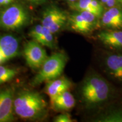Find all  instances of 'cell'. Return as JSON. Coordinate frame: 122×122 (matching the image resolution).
<instances>
[{
	"label": "cell",
	"instance_id": "cell-12",
	"mask_svg": "<svg viewBox=\"0 0 122 122\" xmlns=\"http://www.w3.org/2000/svg\"><path fill=\"white\" fill-rule=\"evenodd\" d=\"M97 37L103 45L112 49L122 50V30H108L98 33Z\"/></svg>",
	"mask_w": 122,
	"mask_h": 122
},
{
	"label": "cell",
	"instance_id": "cell-20",
	"mask_svg": "<svg viewBox=\"0 0 122 122\" xmlns=\"http://www.w3.org/2000/svg\"><path fill=\"white\" fill-rule=\"evenodd\" d=\"M54 122H72L73 120L71 115L68 113H63L58 115L54 119Z\"/></svg>",
	"mask_w": 122,
	"mask_h": 122
},
{
	"label": "cell",
	"instance_id": "cell-8",
	"mask_svg": "<svg viewBox=\"0 0 122 122\" xmlns=\"http://www.w3.org/2000/svg\"><path fill=\"white\" fill-rule=\"evenodd\" d=\"M67 20V17L64 12L52 7L46 10L44 13L41 23L53 33H55L62 29Z\"/></svg>",
	"mask_w": 122,
	"mask_h": 122
},
{
	"label": "cell",
	"instance_id": "cell-3",
	"mask_svg": "<svg viewBox=\"0 0 122 122\" xmlns=\"http://www.w3.org/2000/svg\"><path fill=\"white\" fill-rule=\"evenodd\" d=\"M67 62V57L64 53H55L48 57L33 79L32 85L37 86L44 82L57 79L63 73Z\"/></svg>",
	"mask_w": 122,
	"mask_h": 122
},
{
	"label": "cell",
	"instance_id": "cell-13",
	"mask_svg": "<svg viewBox=\"0 0 122 122\" xmlns=\"http://www.w3.org/2000/svg\"><path fill=\"white\" fill-rule=\"evenodd\" d=\"M101 24L109 30H122V10L117 7H110L102 15Z\"/></svg>",
	"mask_w": 122,
	"mask_h": 122
},
{
	"label": "cell",
	"instance_id": "cell-14",
	"mask_svg": "<svg viewBox=\"0 0 122 122\" xmlns=\"http://www.w3.org/2000/svg\"><path fill=\"white\" fill-rule=\"evenodd\" d=\"M71 81L66 77H61L49 81L45 87V91L52 101L57 96L64 92L68 91L71 86Z\"/></svg>",
	"mask_w": 122,
	"mask_h": 122
},
{
	"label": "cell",
	"instance_id": "cell-22",
	"mask_svg": "<svg viewBox=\"0 0 122 122\" xmlns=\"http://www.w3.org/2000/svg\"><path fill=\"white\" fill-rule=\"evenodd\" d=\"M116 2V0H108L106 2V5L109 7H114Z\"/></svg>",
	"mask_w": 122,
	"mask_h": 122
},
{
	"label": "cell",
	"instance_id": "cell-26",
	"mask_svg": "<svg viewBox=\"0 0 122 122\" xmlns=\"http://www.w3.org/2000/svg\"><path fill=\"white\" fill-rule=\"evenodd\" d=\"M66 1H67L68 2H75L76 1H77V0H66Z\"/></svg>",
	"mask_w": 122,
	"mask_h": 122
},
{
	"label": "cell",
	"instance_id": "cell-11",
	"mask_svg": "<svg viewBox=\"0 0 122 122\" xmlns=\"http://www.w3.org/2000/svg\"><path fill=\"white\" fill-rule=\"evenodd\" d=\"M104 65L111 78L122 85V53L107 54L105 57Z\"/></svg>",
	"mask_w": 122,
	"mask_h": 122
},
{
	"label": "cell",
	"instance_id": "cell-18",
	"mask_svg": "<svg viewBox=\"0 0 122 122\" xmlns=\"http://www.w3.org/2000/svg\"><path fill=\"white\" fill-rule=\"evenodd\" d=\"M17 73L16 70L0 65V84L11 80Z\"/></svg>",
	"mask_w": 122,
	"mask_h": 122
},
{
	"label": "cell",
	"instance_id": "cell-10",
	"mask_svg": "<svg viewBox=\"0 0 122 122\" xmlns=\"http://www.w3.org/2000/svg\"><path fill=\"white\" fill-rule=\"evenodd\" d=\"M19 42L16 37L11 35L0 37V65L17 56Z\"/></svg>",
	"mask_w": 122,
	"mask_h": 122
},
{
	"label": "cell",
	"instance_id": "cell-15",
	"mask_svg": "<svg viewBox=\"0 0 122 122\" xmlns=\"http://www.w3.org/2000/svg\"><path fill=\"white\" fill-rule=\"evenodd\" d=\"M76 101L68 91L62 93L51 101L52 107L56 111H68L74 107Z\"/></svg>",
	"mask_w": 122,
	"mask_h": 122
},
{
	"label": "cell",
	"instance_id": "cell-4",
	"mask_svg": "<svg viewBox=\"0 0 122 122\" xmlns=\"http://www.w3.org/2000/svg\"><path fill=\"white\" fill-rule=\"evenodd\" d=\"M28 21V13L20 5H13L0 13V28L7 30H17Z\"/></svg>",
	"mask_w": 122,
	"mask_h": 122
},
{
	"label": "cell",
	"instance_id": "cell-6",
	"mask_svg": "<svg viewBox=\"0 0 122 122\" xmlns=\"http://www.w3.org/2000/svg\"><path fill=\"white\" fill-rule=\"evenodd\" d=\"M36 41H30L24 46L23 53L27 64L33 69L40 68L48 58L46 51Z\"/></svg>",
	"mask_w": 122,
	"mask_h": 122
},
{
	"label": "cell",
	"instance_id": "cell-23",
	"mask_svg": "<svg viewBox=\"0 0 122 122\" xmlns=\"http://www.w3.org/2000/svg\"><path fill=\"white\" fill-rule=\"evenodd\" d=\"M13 1L14 0H0V5H6Z\"/></svg>",
	"mask_w": 122,
	"mask_h": 122
},
{
	"label": "cell",
	"instance_id": "cell-9",
	"mask_svg": "<svg viewBox=\"0 0 122 122\" xmlns=\"http://www.w3.org/2000/svg\"><path fill=\"white\" fill-rule=\"evenodd\" d=\"M106 107L96 120L102 122H122V97L117 96L106 103Z\"/></svg>",
	"mask_w": 122,
	"mask_h": 122
},
{
	"label": "cell",
	"instance_id": "cell-1",
	"mask_svg": "<svg viewBox=\"0 0 122 122\" xmlns=\"http://www.w3.org/2000/svg\"><path fill=\"white\" fill-rule=\"evenodd\" d=\"M82 102L86 107L94 108L105 105L117 96L114 85L99 74L88 75L80 87Z\"/></svg>",
	"mask_w": 122,
	"mask_h": 122
},
{
	"label": "cell",
	"instance_id": "cell-25",
	"mask_svg": "<svg viewBox=\"0 0 122 122\" xmlns=\"http://www.w3.org/2000/svg\"><path fill=\"white\" fill-rule=\"evenodd\" d=\"M101 2H102V3H103V4H106V2H107L108 0H101Z\"/></svg>",
	"mask_w": 122,
	"mask_h": 122
},
{
	"label": "cell",
	"instance_id": "cell-19",
	"mask_svg": "<svg viewBox=\"0 0 122 122\" xmlns=\"http://www.w3.org/2000/svg\"><path fill=\"white\" fill-rule=\"evenodd\" d=\"M43 25H37L32 29L30 32V36L32 38L33 40H36L38 37L40 36L41 33L42 32Z\"/></svg>",
	"mask_w": 122,
	"mask_h": 122
},
{
	"label": "cell",
	"instance_id": "cell-21",
	"mask_svg": "<svg viewBox=\"0 0 122 122\" xmlns=\"http://www.w3.org/2000/svg\"><path fill=\"white\" fill-rule=\"evenodd\" d=\"M91 5L92 7L102 15L103 11V7L100 2H99L97 0H92Z\"/></svg>",
	"mask_w": 122,
	"mask_h": 122
},
{
	"label": "cell",
	"instance_id": "cell-24",
	"mask_svg": "<svg viewBox=\"0 0 122 122\" xmlns=\"http://www.w3.org/2000/svg\"><path fill=\"white\" fill-rule=\"evenodd\" d=\"M27 1L33 4H39L44 2V0H27Z\"/></svg>",
	"mask_w": 122,
	"mask_h": 122
},
{
	"label": "cell",
	"instance_id": "cell-7",
	"mask_svg": "<svg viewBox=\"0 0 122 122\" xmlns=\"http://www.w3.org/2000/svg\"><path fill=\"white\" fill-rule=\"evenodd\" d=\"M14 92L12 88L0 89V122H10L14 119Z\"/></svg>",
	"mask_w": 122,
	"mask_h": 122
},
{
	"label": "cell",
	"instance_id": "cell-5",
	"mask_svg": "<svg viewBox=\"0 0 122 122\" xmlns=\"http://www.w3.org/2000/svg\"><path fill=\"white\" fill-rule=\"evenodd\" d=\"M97 18L90 12L81 11L70 15L68 22L70 27L74 31L81 34H89L97 26Z\"/></svg>",
	"mask_w": 122,
	"mask_h": 122
},
{
	"label": "cell",
	"instance_id": "cell-17",
	"mask_svg": "<svg viewBox=\"0 0 122 122\" xmlns=\"http://www.w3.org/2000/svg\"><path fill=\"white\" fill-rule=\"evenodd\" d=\"M35 41L42 46H45L51 49L54 48L55 44L53 33L47 27L44 25L40 36Z\"/></svg>",
	"mask_w": 122,
	"mask_h": 122
},
{
	"label": "cell",
	"instance_id": "cell-2",
	"mask_svg": "<svg viewBox=\"0 0 122 122\" xmlns=\"http://www.w3.org/2000/svg\"><path fill=\"white\" fill-rule=\"evenodd\" d=\"M47 104L39 93L24 91L15 97L14 110L18 117L23 119H38L46 113Z\"/></svg>",
	"mask_w": 122,
	"mask_h": 122
},
{
	"label": "cell",
	"instance_id": "cell-16",
	"mask_svg": "<svg viewBox=\"0 0 122 122\" xmlns=\"http://www.w3.org/2000/svg\"><path fill=\"white\" fill-rule=\"evenodd\" d=\"M92 0H79L76 2H72L70 5L71 8L77 11H88L93 13L97 18L101 16V15L92 7L91 5Z\"/></svg>",
	"mask_w": 122,
	"mask_h": 122
},
{
	"label": "cell",
	"instance_id": "cell-27",
	"mask_svg": "<svg viewBox=\"0 0 122 122\" xmlns=\"http://www.w3.org/2000/svg\"><path fill=\"white\" fill-rule=\"evenodd\" d=\"M119 2L121 3V4H122V0H119Z\"/></svg>",
	"mask_w": 122,
	"mask_h": 122
}]
</instances>
